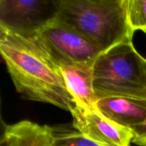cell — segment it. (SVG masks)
I'll use <instances>...</instances> for the list:
<instances>
[{"label": "cell", "mask_w": 146, "mask_h": 146, "mask_svg": "<svg viewBox=\"0 0 146 146\" xmlns=\"http://www.w3.org/2000/svg\"><path fill=\"white\" fill-rule=\"evenodd\" d=\"M0 53L14 87L24 98L71 112L76 103L59 66L33 34L0 26Z\"/></svg>", "instance_id": "obj_1"}, {"label": "cell", "mask_w": 146, "mask_h": 146, "mask_svg": "<svg viewBox=\"0 0 146 146\" xmlns=\"http://www.w3.org/2000/svg\"><path fill=\"white\" fill-rule=\"evenodd\" d=\"M54 19L106 51L133 40L123 0H55Z\"/></svg>", "instance_id": "obj_2"}, {"label": "cell", "mask_w": 146, "mask_h": 146, "mask_svg": "<svg viewBox=\"0 0 146 146\" xmlns=\"http://www.w3.org/2000/svg\"><path fill=\"white\" fill-rule=\"evenodd\" d=\"M94 89L97 101L106 98L146 101V58L132 41L112 47L96 60Z\"/></svg>", "instance_id": "obj_3"}, {"label": "cell", "mask_w": 146, "mask_h": 146, "mask_svg": "<svg viewBox=\"0 0 146 146\" xmlns=\"http://www.w3.org/2000/svg\"><path fill=\"white\" fill-rule=\"evenodd\" d=\"M56 64H94L104 51L66 24L54 18L34 34Z\"/></svg>", "instance_id": "obj_4"}, {"label": "cell", "mask_w": 146, "mask_h": 146, "mask_svg": "<svg viewBox=\"0 0 146 146\" xmlns=\"http://www.w3.org/2000/svg\"><path fill=\"white\" fill-rule=\"evenodd\" d=\"M55 1L0 0V26L33 34L56 15Z\"/></svg>", "instance_id": "obj_5"}, {"label": "cell", "mask_w": 146, "mask_h": 146, "mask_svg": "<svg viewBox=\"0 0 146 146\" xmlns=\"http://www.w3.org/2000/svg\"><path fill=\"white\" fill-rule=\"evenodd\" d=\"M70 113L74 128L91 139L115 146H130L133 142L132 131L106 118L97 108L76 105Z\"/></svg>", "instance_id": "obj_6"}, {"label": "cell", "mask_w": 146, "mask_h": 146, "mask_svg": "<svg viewBox=\"0 0 146 146\" xmlns=\"http://www.w3.org/2000/svg\"><path fill=\"white\" fill-rule=\"evenodd\" d=\"M96 108L106 118L133 133L146 119V101L106 98L97 101Z\"/></svg>", "instance_id": "obj_7"}, {"label": "cell", "mask_w": 146, "mask_h": 146, "mask_svg": "<svg viewBox=\"0 0 146 146\" xmlns=\"http://www.w3.org/2000/svg\"><path fill=\"white\" fill-rule=\"evenodd\" d=\"M94 64L59 65L67 89L78 106L97 108L94 89Z\"/></svg>", "instance_id": "obj_8"}, {"label": "cell", "mask_w": 146, "mask_h": 146, "mask_svg": "<svg viewBox=\"0 0 146 146\" xmlns=\"http://www.w3.org/2000/svg\"><path fill=\"white\" fill-rule=\"evenodd\" d=\"M0 146H54L52 128L27 120L7 125Z\"/></svg>", "instance_id": "obj_9"}, {"label": "cell", "mask_w": 146, "mask_h": 146, "mask_svg": "<svg viewBox=\"0 0 146 146\" xmlns=\"http://www.w3.org/2000/svg\"><path fill=\"white\" fill-rule=\"evenodd\" d=\"M51 128L54 146H115L94 141L76 130L61 126L51 127Z\"/></svg>", "instance_id": "obj_10"}, {"label": "cell", "mask_w": 146, "mask_h": 146, "mask_svg": "<svg viewBox=\"0 0 146 146\" xmlns=\"http://www.w3.org/2000/svg\"><path fill=\"white\" fill-rule=\"evenodd\" d=\"M123 4L131 29L146 34V0H123Z\"/></svg>", "instance_id": "obj_11"}, {"label": "cell", "mask_w": 146, "mask_h": 146, "mask_svg": "<svg viewBox=\"0 0 146 146\" xmlns=\"http://www.w3.org/2000/svg\"><path fill=\"white\" fill-rule=\"evenodd\" d=\"M133 143L138 146H146V119L142 125L133 131Z\"/></svg>", "instance_id": "obj_12"}]
</instances>
